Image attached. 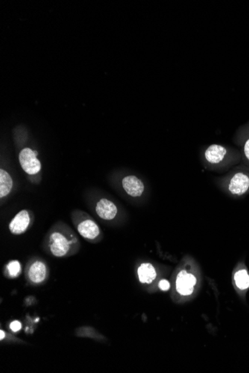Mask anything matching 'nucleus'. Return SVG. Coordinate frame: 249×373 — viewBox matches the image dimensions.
Masks as SVG:
<instances>
[{
    "label": "nucleus",
    "instance_id": "nucleus-8",
    "mask_svg": "<svg viewBox=\"0 0 249 373\" xmlns=\"http://www.w3.org/2000/svg\"><path fill=\"white\" fill-rule=\"evenodd\" d=\"M95 212L99 219L108 222L115 219L118 213V209L112 201L107 198H102L96 203Z\"/></svg>",
    "mask_w": 249,
    "mask_h": 373
},
{
    "label": "nucleus",
    "instance_id": "nucleus-17",
    "mask_svg": "<svg viewBox=\"0 0 249 373\" xmlns=\"http://www.w3.org/2000/svg\"><path fill=\"white\" fill-rule=\"evenodd\" d=\"M159 288H161L162 291H167L170 289V282L166 279H162L161 282H159Z\"/></svg>",
    "mask_w": 249,
    "mask_h": 373
},
{
    "label": "nucleus",
    "instance_id": "nucleus-10",
    "mask_svg": "<svg viewBox=\"0 0 249 373\" xmlns=\"http://www.w3.org/2000/svg\"><path fill=\"white\" fill-rule=\"evenodd\" d=\"M196 281L197 280L194 275L187 273L185 270H182L176 279L178 292L182 295H190L193 292V287L196 285Z\"/></svg>",
    "mask_w": 249,
    "mask_h": 373
},
{
    "label": "nucleus",
    "instance_id": "nucleus-4",
    "mask_svg": "<svg viewBox=\"0 0 249 373\" xmlns=\"http://www.w3.org/2000/svg\"><path fill=\"white\" fill-rule=\"evenodd\" d=\"M226 189L231 195L243 196L249 192V167L241 165L225 179Z\"/></svg>",
    "mask_w": 249,
    "mask_h": 373
},
{
    "label": "nucleus",
    "instance_id": "nucleus-16",
    "mask_svg": "<svg viewBox=\"0 0 249 373\" xmlns=\"http://www.w3.org/2000/svg\"><path fill=\"white\" fill-rule=\"evenodd\" d=\"M22 323L19 320H13L9 325V328L13 332H18L22 329Z\"/></svg>",
    "mask_w": 249,
    "mask_h": 373
},
{
    "label": "nucleus",
    "instance_id": "nucleus-18",
    "mask_svg": "<svg viewBox=\"0 0 249 373\" xmlns=\"http://www.w3.org/2000/svg\"><path fill=\"white\" fill-rule=\"evenodd\" d=\"M6 335H7V333H6L5 332H4L2 329H1V330H0V335H1V336H0V341H4L6 338Z\"/></svg>",
    "mask_w": 249,
    "mask_h": 373
},
{
    "label": "nucleus",
    "instance_id": "nucleus-9",
    "mask_svg": "<svg viewBox=\"0 0 249 373\" xmlns=\"http://www.w3.org/2000/svg\"><path fill=\"white\" fill-rule=\"evenodd\" d=\"M123 189L129 196L138 198L143 195L145 190L144 183L134 175H128L122 180Z\"/></svg>",
    "mask_w": 249,
    "mask_h": 373
},
{
    "label": "nucleus",
    "instance_id": "nucleus-2",
    "mask_svg": "<svg viewBox=\"0 0 249 373\" xmlns=\"http://www.w3.org/2000/svg\"><path fill=\"white\" fill-rule=\"evenodd\" d=\"M205 160L209 165L217 167L232 166L242 160V155L238 150L219 144L210 145L204 151Z\"/></svg>",
    "mask_w": 249,
    "mask_h": 373
},
{
    "label": "nucleus",
    "instance_id": "nucleus-3",
    "mask_svg": "<svg viewBox=\"0 0 249 373\" xmlns=\"http://www.w3.org/2000/svg\"><path fill=\"white\" fill-rule=\"evenodd\" d=\"M72 219L77 232L83 239L91 243L100 242L102 238V230L91 216L77 210L72 213Z\"/></svg>",
    "mask_w": 249,
    "mask_h": 373
},
{
    "label": "nucleus",
    "instance_id": "nucleus-14",
    "mask_svg": "<svg viewBox=\"0 0 249 373\" xmlns=\"http://www.w3.org/2000/svg\"><path fill=\"white\" fill-rule=\"evenodd\" d=\"M22 266L18 260H11L7 263L4 269V274L8 279H15L20 275Z\"/></svg>",
    "mask_w": 249,
    "mask_h": 373
},
{
    "label": "nucleus",
    "instance_id": "nucleus-11",
    "mask_svg": "<svg viewBox=\"0 0 249 373\" xmlns=\"http://www.w3.org/2000/svg\"><path fill=\"white\" fill-rule=\"evenodd\" d=\"M235 142L241 147L244 165L249 167V123L238 130Z\"/></svg>",
    "mask_w": 249,
    "mask_h": 373
},
{
    "label": "nucleus",
    "instance_id": "nucleus-7",
    "mask_svg": "<svg viewBox=\"0 0 249 373\" xmlns=\"http://www.w3.org/2000/svg\"><path fill=\"white\" fill-rule=\"evenodd\" d=\"M32 222V213L29 210H20L9 223V231L14 236H20L29 229Z\"/></svg>",
    "mask_w": 249,
    "mask_h": 373
},
{
    "label": "nucleus",
    "instance_id": "nucleus-13",
    "mask_svg": "<svg viewBox=\"0 0 249 373\" xmlns=\"http://www.w3.org/2000/svg\"><path fill=\"white\" fill-rule=\"evenodd\" d=\"M13 180L10 174L5 170L0 169V198L7 197L13 189Z\"/></svg>",
    "mask_w": 249,
    "mask_h": 373
},
{
    "label": "nucleus",
    "instance_id": "nucleus-12",
    "mask_svg": "<svg viewBox=\"0 0 249 373\" xmlns=\"http://www.w3.org/2000/svg\"><path fill=\"white\" fill-rule=\"evenodd\" d=\"M137 274L140 282L144 284L152 283L157 276L156 270L150 263L140 264L137 270Z\"/></svg>",
    "mask_w": 249,
    "mask_h": 373
},
{
    "label": "nucleus",
    "instance_id": "nucleus-1",
    "mask_svg": "<svg viewBox=\"0 0 249 373\" xmlns=\"http://www.w3.org/2000/svg\"><path fill=\"white\" fill-rule=\"evenodd\" d=\"M79 248V240L73 230L61 222L52 227L43 240L44 250L56 258L75 255Z\"/></svg>",
    "mask_w": 249,
    "mask_h": 373
},
{
    "label": "nucleus",
    "instance_id": "nucleus-6",
    "mask_svg": "<svg viewBox=\"0 0 249 373\" xmlns=\"http://www.w3.org/2000/svg\"><path fill=\"white\" fill-rule=\"evenodd\" d=\"M37 152L29 148L21 150L19 155V161L21 168L26 174L35 175L41 170V162L37 159Z\"/></svg>",
    "mask_w": 249,
    "mask_h": 373
},
{
    "label": "nucleus",
    "instance_id": "nucleus-15",
    "mask_svg": "<svg viewBox=\"0 0 249 373\" xmlns=\"http://www.w3.org/2000/svg\"><path fill=\"white\" fill-rule=\"evenodd\" d=\"M235 281L237 286L241 290H246L249 288V275L245 269L238 270L235 275Z\"/></svg>",
    "mask_w": 249,
    "mask_h": 373
},
{
    "label": "nucleus",
    "instance_id": "nucleus-5",
    "mask_svg": "<svg viewBox=\"0 0 249 373\" xmlns=\"http://www.w3.org/2000/svg\"><path fill=\"white\" fill-rule=\"evenodd\" d=\"M49 275L47 264L40 258H33L25 267V279L28 284L34 286L44 284L49 278Z\"/></svg>",
    "mask_w": 249,
    "mask_h": 373
}]
</instances>
